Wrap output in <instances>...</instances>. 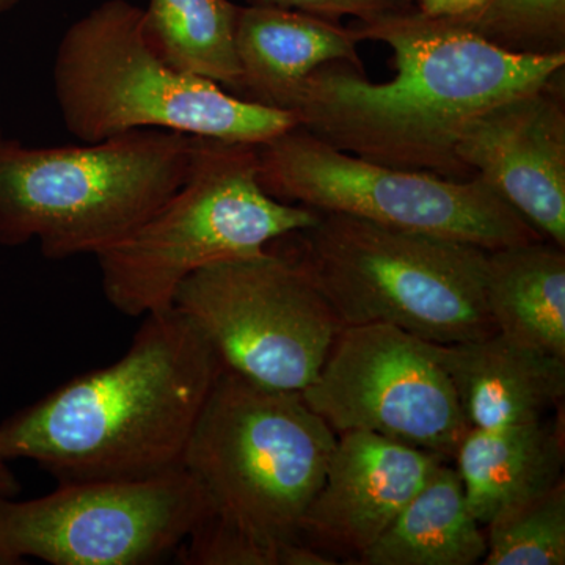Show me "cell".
<instances>
[{"instance_id": "1", "label": "cell", "mask_w": 565, "mask_h": 565, "mask_svg": "<svg viewBox=\"0 0 565 565\" xmlns=\"http://www.w3.org/2000/svg\"><path fill=\"white\" fill-rule=\"evenodd\" d=\"M351 28L360 41L390 46L396 74L374 84L345 63L321 66L289 104L297 126L367 161L451 180L471 178L457 158L470 122L556 79L565 66V52L508 51L460 22L435 20L415 7Z\"/></svg>"}, {"instance_id": "2", "label": "cell", "mask_w": 565, "mask_h": 565, "mask_svg": "<svg viewBox=\"0 0 565 565\" xmlns=\"http://www.w3.org/2000/svg\"><path fill=\"white\" fill-rule=\"evenodd\" d=\"M117 362L77 375L0 423V460H31L58 484L182 467L221 359L174 308L143 316Z\"/></svg>"}, {"instance_id": "3", "label": "cell", "mask_w": 565, "mask_h": 565, "mask_svg": "<svg viewBox=\"0 0 565 565\" xmlns=\"http://www.w3.org/2000/svg\"><path fill=\"white\" fill-rule=\"evenodd\" d=\"M66 131L98 143L161 129L259 145L296 128L292 111L259 106L162 61L143 35V10L106 0L65 32L54 71Z\"/></svg>"}, {"instance_id": "4", "label": "cell", "mask_w": 565, "mask_h": 565, "mask_svg": "<svg viewBox=\"0 0 565 565\" xmlns=\"http://www.w3.org/2000/svg\"><path fill=\"white\" fill-rule=\"evenodd\" d=\"M196 137L141 129L77 147L0 145V245L50 259L98 255L184 184Z\"/></svg>"}, {"instance_id": "5", "label": "cell", "mask_w": 565, "mask_h": 565, "mask_svg": "<svg viewBox=\"0 0 565 565\" xmlns=\"http://www.w3.org/2000/svg\"><path fill=\"white\" fill-rule=\"evenodd\" d=\"M343 327L386 323L435 344L497 333L487 307L489 250L337 212L286 234Z\"/></svg>"}, {"instance_id": "6", "label": "cell", "mask_w": 565, "mask_h": 565, "mask_svg": "<svg viewBox=\"0 0 565 565\" xmlns=\"http://www.w3.org/2000/svg\"><path fill=\"white\" fill-rule=\"evenodd\" d=\"M319 212L285 203L259 182L256 145L196 137L184 184L147 221L96 255L107 302L143 318L172 308L192 274L212 264L262 255Z\"/></svg>"}, {"instance_id": "7", "label": "cell", "mask_w": 565, "mask_h": 565, "mask_svg": "<svg viewBox=\"0 0 565 565\" xmlns=\"http://www.w3.org/2000/svg\"><path fill=\"white\" fill-rule=\"evenodd\" d=\"M338 435L302 394L253 384L223 367L182 456L211 516L269 541H300Z\"/></svg>"}, {"instance_id": "8", "label": "cell", "mask_w": 565, "mask_h": 565, "mask_svg": "<svg viewBox=\"0 0 565 565\" xmlns=\"http://www.w3.org/2000/svg\"><path fill=\"white\" fill-rule=\"evenodd\" d=\"M259 182L280 202L484 250L544 239L482 178L451 180L338 150L299 126L256 145Z\"/></svg>"}, {"instance_id": "9", "label": "cell", "mask_w": 565, "mask_h": 565, "mask_svg": "<svg viewBox=\"0 0 565 565\" xmlns=\"http://www.w3.org/2000/svg\"><path fill=\"white\" fill-rule=\"evenodd\" d=\"M172 307L195 323L225 370L280 392L302 393L343 329L310 275L274 244L192 274Z\"/></svg>"}, {"instance_id": "10", "label": "cell", "mask_w": 565, "mask_h": 565, "mask_svg": "<svg viewBox=\"0 0 565 565\" xmlns=\"http://www.w3.org/2000/svg\"><path fill=\"white\" fill-rule=\"evenodd\" d=\"M211 514L185 468L70 482L32 500L0 493V565H147L177 555Z\"/></svg>"}, {"instance_id": "11", "label": "cell", "mask_w": 565, "mask_h": 565, "mask_svg": "<svg viewBox=\"0 0 565 565\" xmlns=\"http://www.w3.org/2000/svg\"><path fill=\"white\" fill-rule=\"evenodd\" d=\"M300 394L334 434H377L446 460L470 429L435 343L386 323L343 327Z\"/></svg>"}, {"instance_id": "12", "label": "cell", "mask_w": 565, "mask_h": 565, "mask_svg": "<svg viewBox=\"0 0 565 565\" xmlns=\"http://www.w3.org/2000/svg\"><path fill=\"white\" fill-rule=\"evenodd\" d=\"M557 77L470 122L457 158L548 243L565 247V109Z\"/></svg>"}, {"instance_id": "13", "label": "cell", "mask_w": 565, "mask_h": 565, "mask_svg": "<svg viewBox=\"0 0 565 565\" xmlns=\"http://www.w3.org/2000/svg\"><path fill=\"white\" fill-rule=\"evenodd\" d=\"M441 462L435 452L382 435H338L322 484L300 520V541L355 564Z\"/></svg>"}, {"instance_id": "14", "label": "cell", "mask_w": 565, "mask_h": 565, "mask_svg": "<svg viewBox=\"0 0 565 565\" xmlns=\"http://www.w3.org/2000/svg\"><path fill=\"white\" fill-rule=\"evenodd\" d=\"M470 429L497 430L544 419L563 404L565 359L505 340L500 333L435 344Z\"/></svg>"}, {"instance_id": "15", "label": "cell", "mask_w": 565, "mask_h": 565, "mask_svg": "<svg viewBox=\"0 0 565 565\" xmlns=\"http://www.w3.org/2000/svg\"><path fill=\"white\" fill-rule=\"evenodd\" d=\"M362 43L352 28L300 11L241 7L236 55L237 98L288 110L307 77L330 63L362 71Z\"/></svg>"}, {"instance_id": "16", "label": "cell", "mask_w": 565, "mask_h": 565, "mask_svg": "<svg viewBox=\"0 0 565 565\" xmlns=\"http://www.w3.org/2000/svg\"><path fill=\"white\" fill-rule=\"evenodd\" d=\"M452 460L468 509L484 526L508 505L564 479L563 418L497 430L468 429Z\"/></svg>"}, {"instance_id": "17", "label": "cell", "mask_w": 565, "mask_h": 565, "mask_svg": "<svg viewBox=\"0 0 565 565\" xmlns=\"http://www.w3.org/2000/svg\"><path fill=\"white\" fill-rule=\"evenodd\" d=\"M487 307L505 340L565 359V253L541 239L489 250Z\"/></svg>"}, {"instance_id": "18", "label": "cell", "mask_w": 565, "mask_h": 565, "mask_svg": "<svg viewBox=\"0 0 565 565\" xmlns=\"http://www.w3.org/2000/svg\"><path fill=\"white\" fill-rule=\"evenodd\" d=\"M468 509L456 468L441 462L386 527L360 555L359 565H475L487 539Z\"/></svg>"}, {"instance_id": "19", "label": "cell", "mask_w": 565, "mask_h": 565, "mask_svg": "<svg viewBox=\"0 0 565 565\" xmlns=\"http://www.w3.org/2000/svg\"><path fill=\"white\" fill-rule=\"evenodd\" d=\"M239 10L230 0H150L143 10V35L173 68L215 82L236 96Z\"/></svg>"}, {"instance_id": "20", "label": "cell", "mask_w": 565, "mask_h": 565, "mask_svg": "<svg viewBox=\"0 0 565 565\" xmlns=\"http://www.w3.org/2000/svg\"><path fill=\"white\" fill-rule=\"evenodd\" d=\"M486 526V565H564V479L508 505Z\"/></svg>"}, {"instance_id": "21", "label": "cell", "mask_w": 565, "mask_h": 565, "mask_svg": "<svg viewBox=\"0 0 565 565\" xmlns=\"http://www.w3.org/2000/svg\"><path fill=\"white\" fill-rule=\"evenodd\" d=\"M188 565H333L302 541H269L207 515L177 552Z\"/></svg>"}, {"instance_id": "22", "label": "cell", "mask_w": 565, "mask_h": 565, "mask_svg": "<svg viewBox=\"0 0 565 565\" xmlns=\"http://www.w3.org/2000/svg\"><path fill=\"white\" fill-rule=\"evenodd\" d=\"M456 22L520 54L565 52V0H484L475 17Z\"/></svg>"}, {"instance_id": "23", "label": "cell", "mask_w": 565, "mask_h": 565, "mask_svg": "<svg viewBox=\"0 0 565 565\" xmlns=\"http://www.w3.org/2000/svg\"><path fill=\"white\" fill-rule=\"evenodd\" d=\"M248 6L300 11L330 21L343 17L370 21L382 14L412 9L414 0H248Z\"/></svg>"}, {"instance_id": "24", "label": "cell", "mask_w": 565, "mask_h": 565, "mask_svg": "<svg viewBox=\"0 0 565 565\" xmlns=\"http://www.w3.org/2000/svg\"><path fill=\"white\" fill-rule=\"evenodd\" d=\"M418 10L435 20L465 21L475 17L484 0H416Z\"/></svg>"}, {"instance_id": "25", "label": "cell", "mask_w": 565, "mask_h": 565, "mask_svg": "<svg viewBox=\"0 0 565 565\" xmlns=\"http://www.w3.org/2000/svg\"><path fill=\"white\" fill-rule=\"evenodd\" d=\"M21 492V484L17 476L9 467V463L0 460V493L9 494V497H18Z\"/></svg>"}, {"instance_id": "26", "label": "cell", "mask_w": 565, "mask_h": 565, "mask_svg": "<svg viewBox=\"0 0 565 565\" xmlns=\"http://www.w3.org/2000/svg\"><path fill=\"white\" fill-rule=\"evenodd\" d=\"M20 2L21 0H0V14L9 13V11L13 10Z\"/></svg>"}, {"instance_id": "27", "label": "cell", "mask_w": 565, "mask_h": 565, "mask_svg": "<svg viewBox=\"0 0 565 565\" xmlns=\"http://www.w3.org/2000/svg\"><path fill=\"white\" fill-rule=\"evenodd\" d=\"M7 140L6 134L2 131V126H0V145L3 143V141Z\"/></svg>"}]
</instances>
